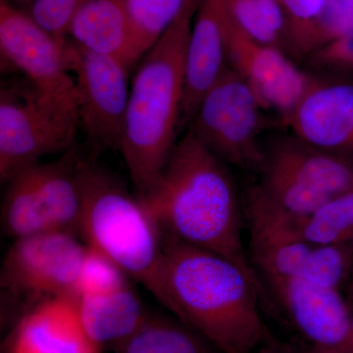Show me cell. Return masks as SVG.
Here are the masks:
<instances>
[{"mask_svg": "<svg viewBox=\"0 0 353 353\" xmlns=\"http://www.w3.org/2000/svg\"><path fill=\"white\" fill-rule=\"evenodd\" d=\"M301 353H340L338 352H334V350H328V348L320 347H314L312 345V347L310 350H306V352Z\"/></svg>", "mask_w": 353, "mask_h": 353, "instance_id": "obj_30", "label": "cell"}, {"mask_svg": "<svg viewBox=\"0 0 353 353\" xmlns=\"http://www.w3.org/2000/svg\"><path fill=\"white\" fill-rule=\"evenodd\" d=\"M155 299L221 353H255L271 343L259 309L263 294L238 264L164 236Z\"/></svg>", "mask_w": 353, "mask_h": 353, "instance_id": "obj_1", "label": "cell"}, {"mask_svg": "<svg viewBox=\"0 0 353 353\" xmlns=\"http://www.w3.org/2000/svg\"><path fill=\"white\" fill-rule=\"evenodd\" d=\"M314 58L325 66L353 69V31L323 46L316 51Z\"/></svg>", "mask_w": 353, "mask_h": 353, "instance_id": "obj_28", "label": "cell"}, {"mask_svg": "<svg viewBox=\"0 0 353 353\" xmlns=\"http://www.w3.org/2000/svg\"><path fill=\"white\" fill-rule=\"evenodd\" d=\"M262 109L250 85L229 66L202 99L189 131L225 163L261 170Z\"/></svg>", "mask_w": 353, "mask_h": 353, "instance_id": "obj_8", "label": "cell"}, {"mask_svg": "<svg viewBox=\"0 0 353 353\" xmlns=\"http://www.w3.org/2000/svg\"><path fill=\"white\" fill-rule=\"evenodd\" d=\"M199 2L190 0L146 51L130 85L119 152L137 196H143L157 182L176 143L185 53Z\"/></svg>", "mask_w": 353, "mask_h": 353, "instance_id": "obj_3", "label": "cell"}, {"mask_svg": "<svg viewBox=\"0 0 353 353\" xmlns=\"http://www.w3.org/2000/svg\"><path fill=\"white\" fill-rule=\"evenodd\" d=\"M223 12L229 66L250 85L264 108L277 111L285 120L317 80L297 68L281 48L246 36L230 19L224 6Z\"/></svg>", "mask_w": 353, "mask_h": 353, "instance_id": "obj_11", "label": "cell"}, {"mask_svg": "<svg viewBox=\"0 0 353 353\" xmlns=\"http://www.w3.org/2000/svg\"><path fill=\"white\" fill-rule=\"evenodd\" d=\"M87 245L71 232L51 231L13 240L0 271L4 317L13 324L29 309L54 299L77 297Z\"/></svg>", "mask_w": 353, "mask_h": 353, "instance_id": "obj_6", "label": "cell"}, {"mask_svg": "<svg viewBox=\"0 0 353 353\" xmlns=\"http://www.w3.org/2000/svg\"><path fill=\"white\" fill-rule=\"evenodd\" d=\"M6 1H8V0H6Z\"/></svg>", "mask_w": 353, "mask_h": 353, "instance_id": "obj_32", "label": "cell"}, {"mask_svg": "<svg viewBox=\"0 0 353 353\" xmlns=\"http://www.w3.org/2000/svg\"><path fill=\"white\" fill-rule=\"evenodd\" d=\"M0 53L3 71L16 70L46 94L78 109L64 46L6 0L0 1Z\"/></svg>", "mask_w": 353, "mask_h": 353, "instance_id": "obj_10", "label": "cell"}, {"mask_svg": "<svg viewBox=\"0 0 353 353\" xmlns=\"http://www.w3.org/2000/svg\"><path fill=\"white\" fill-rule=\"evenodd\" d=\"M230 19L246 36L275 46L287 41V19L279 0H222Z\"/></svg>", "mask_w": 353, "mask_h": 353, "instance_id": "obj_20", "label": "cell"}, {"mask_svg": "<svg viewBox=\"0 0 353 353\" xmlns=\"http://www.w3.org/2000/svg\"><path fill=\"white\" fill-rule=\"evenodd\" d=\"M296 138L333 152L353 148V85L317 80L284 120Z\"/></svg>", "mask_w": 353, "mask_h": 353, "instance_id": "obj_15", "label": "cell"}, {"mask_svg": "<svg viewBox=\"0 0 353 353\" xmlns=\"http://www.w3.org/2000/svg\"><path fill=\"white\" fill-rule=\"evenodd\" d=\"M301 238L312 245L353 241V190L331 197L304 218Z\"/></svg>", "mask_w": 353, "mask_h": 353, "instance_id": "obj_21", "label": "cell"}, {"mask_svg": "<svg viewBox=\"0 0 353 353\" xmlns=\"http://www.w3.org/2000/svg\"><path fill=\"white\" fill-rule=\"evenodd\" d=\"M287 19V41L304 54L324 46L323 20L330 0H279Z\"/></svg>", "mask_w": 353, "mask_h": 353, "instance_id": "obj_24", "label": "cell"}, {"mask_svg": "<svg viewBox=\"0 0 353 353\" xmlns=\"http://www.w3.org/2000/svg\"><path fill=\"white\" fill-rule=\"evenodd\" d=\"M131 281L108 255L87 245L77 284V297L109 294L129 285Z\"/></svg>", "mask_w": 353, "mask_h": 353, "instance_id": "obj_26", "label": "cell"}, {"mask_svg": "<svg viewBox=\"0 0 353 353\" xmlns=\"http://www.w3.org/2000/svg\"><path fill=\"white\" fill-rule=\"evenodd\" d=\"M255 353H296L292 352L290 350H284V348L276 347V345H272V343H267L263 345L261 348H259Z\"/></svg>", "mask_w": 353, "mask_h": 353, "instance_id": "obj_29", "label": "cell"}, {"mask_svg": "<svg viewBox=\"0 0 353 353\" xmlns=\"http://www.w3.org/2000/svg\"><path fill=\"white\" fill-rule=\"evenodd\" d=\"M262 169L289 176L330 199L353 190L352 164L297 138L282 139L265 153Z\"/></svg>", "mask_w": 353, "mask_h": 353, "instance_id": "obj_16", "label": "cell"}, {"mask_svg": "<svg viewBox=\"0 0 353 353\" xmlns=\"http://www.w3.org/2000/svg\"><path fill=\"white\" fill-rule=\"evenodd\" d=\"M312 246L301 239L250 243L252 262L268 283L299 277Z\"/></svg>", "mask_w": 353, "mask_h": 353, "instance_id": "obj_23", "label": "cell"}, {"mask_svg": "<svg viewBox=\"0 0 353 353\" xmlns=\"http://www.w3.org/2000/svg\"><path fill=\"white\" fill-rule=\"evenodd\" d=\"M85 333L76 299H54L34 306L13 324L2 353H101Z\"/></svg>", "mask_w": 353, "mask_h": 353, "instance_id": "obj_14", "label": "cell"}, {"mask_svg": "<svg viewBox=\"0 0 353 353\" xmlns=\"http://www.w3.org/2000/svg\"><path fill=\"white\" fill-rule=\"evenodd\" d=\"M83 152L76 143L59 159L26 167L7 180L1 203V229L6 236L15 240L51 231L79 236L78 165Z\"/></svg>", "mask_w": 353, "mask_h": 353, "instance_id": "obj_7", "label": "cell"}, {"mask_svg": "<svg viewBox=\"0 0 353 353\" xmlns=\"http://www.w3.org/2000/svg\"><path fill=\"white\" fill-rule=\"evenodd\" d=\"M69 39L117 59L131 70L139 60L127 0H82L70 27Z\"/></svg>", "mask_w": 353, "mask_h": 353, "instance_id": "obj_17", "label": "cell"}, {"mask_svg": "<svg viewBox=\"0 0 353 353\" xmlns=\"http://www.w3.org/2000/svg\"><path fill=\"white\" fill-rule=\"evenodd\" d=\"M350 322H352V328L353 332V303L352 304V306H350Z\"/></svg>", "mask_w": 353, "mask_h": 353, "instance_id": "obj_31", "label": "cell"}, {"mask_svg": "<svg viewBox=\"0 0 353 353\" xmlns=\"http://www.w3.org/2000/svg\"><path fill=\"white\" fill-rule=\"evenodd\" d=\"M78 183L80 238L155 296L164 245L157 223L141 199L88 150H83L79 162Z\"/></svg>", "mask_w": 353, "mask_h": 353, "instance_id": "obj_4", "label": "cell"}, {"mask_svg": "<svg viewBox=\"0 0 353 353\" xmlns=\"http://www.w3.org/2000/svg\"><path fill=\"white\" fill-rule=\"evenodd\" d=\"M76 305L85 333L101 348L125 340L148 314L131 283L109 294L77 297Z\"/></svg>", "mask_w": 353, "mask_h": 353, "instance_id": "obj_18", "label": "cell"}, {"mask_svg": "<svg viewBox=\"0 0 353 353\" xmlns=\"http://www.w3.org/2000/svg\"><path fill=\"white\" fill-rule=\"evenodd\" d=\"M78 109L50 97L25 77L0 87V182L41 158L76 145Z\"/></svg>", "mask_w": 353, "mask_h": 353, "instance_id": "obj_5", "label": "cell"}, {"mask_svg": "<svg viewBox=\"0 0 353 353\" xmlns=\"http://www.w3.org/2000/svg\"><path fill=\"white\" fill-rule=\"evenodd\" d=\"M190 0H127L139 57L161 38Z\"/></svg>", "mask_w": 353, "mask_h": 353, "instance_id": "obj_22", "label": "cell"}, {"mask_svg": "<svg viewBox=\"0 0 353 353\" xmlns=\"http://www.w3.org/2000/svg\"><path fill=\"white\" fill-rule=\"evenodd\" d=\"M138 196L164 236L232 260L262 287L243 246L240 201L226 163L189 130L157 182Z\"/></svg>", "mask_w": 353, "mask_h": 353, "instance_id": "obj_2", "label": "cell"}, {"mask_svg": "<svg viewBox=\"0 0 353 353\" xmlns=\"http://www.w3.org/2000/svg\"><path fill=\"white\" fill-rule=\"evenodd\" d=\"M268 284L297 331L312 345L353 353L350 306L340 290L318 287L301 278Z\"/></svg>", "mask_w": 353, "mask_h": 353, "instance_id": "obj_12", "label": "cell"}, {"mask_svg": "<svg viewBox=\"0 0 353 353\" xmlns=\"http://www.w3.org/2000/svg\"><path fill=\"white\" fill-rule=\"evenodd\" d=\"M353 266V241L313 245L299 277L325 289L340 290Z\"/></svg>", "mask_w": 353, "mask_h": 353, "instance_id": "obj_25", "label": "cell"}, {"mask_svg": "<svg viewBox=\"0 0 353 353\" xmlns=\"http://www.w3.org/2000/svg\"><path fill=\"white\" fill-rule=\"evenodd\" d=\"M70 73H74L78 117L88 152H119L129 101V71L115 58L83 48L71 39L64 46Z\"/></svg>", "mask_w": 353, "mask_h": 353, "instance_id": "obj_9", "label": "cell"}, {"mask_svg": "<svg viewBox=\"0 0 353 353\" xmlns=\"http://www.w3.org/2000/svg\"><path fill=\"white\" fill-rule=\"evenodd\" d=\"M229 67L221 0H201L185 53L180 127L190 124L209 90Z\"/></svg>", "mask_w": 353, "mask_h": 353, "instance_id": "obj_13", "label": "cell"}, {"mask_svg": "<svg viewBox=\"0 0 353 353\" xmlns=\"http://www.w3.org/2000/svg\"><path fill=\"white\" fill-rule=\"evenodd\" d=\"M112 350L114 353H214L215 348L175 316L148 311L138 328Z\"/></svg>", "mask_w": 353, "mask_h": 353, "instance_id": "obj_19", "label": "cell"}, {"mask_svg": "<svg viewBox=\"0 0 353 353\" xmlns=\"http://www.w3.org/2000/svg\"><path fill=\"white\" fill-rule=\"evenodd\" d=\"M81 2L82 0H32L27 14L41 29L65 46Z\"/></svg>", "mask_w": 353, "mask_h": 353, "instance_id": "obj_27", "label": "cell"}]
</instances>
